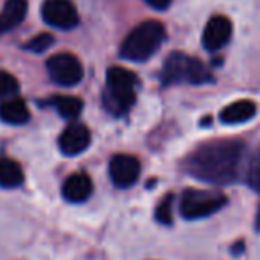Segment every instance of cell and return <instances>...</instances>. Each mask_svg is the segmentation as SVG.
Wrapping results in <instances>:
<instances>
[{"label": "cell", "instance_id": "cell-6", "mask_svg": "<svg viewBox=\"0 0 260 260\" xmlns=\"http://www.w3.org/2000/svg\"><path fill=\"white\" fill-rule=\"evenodd\" d=\"M46 69H48L50 78L55 83L64 87L76 85L83 78L82 62L78 60V57H75L73 53L68 52H60L53 55V57H50L48 62H46Z\"/></svg>", "mask_w": 260, "mask_h": 260}, {"label": "cell", "instance_id": "cell-13", "mask_svg": "<svg viewBox=\"0 0 260 260\" xmlns=\"http://www.w3.org/2000/svg\"><path fill=\"white\" fill-rule=\"evenodd\" d=\"M27 0H6L2 13H0V34L20 25L23 18L27 16Z\"/></svg>", "mask_w": 260, "mask_h": 260}, {"label": "cell", "instance_id": "cell-23", "mask_svg": "<svg viewBox=\"0 0 260 260\" xmlns=\"http://www.w3.org/2000/svg\"><path fill=\"white\" fill-rule=\"evenodd\" d=\"M255 229L260 230V207H258V211H257V218H255Z\"/></svg>", "mask_w": 260, "mask_h": 260}, {"label": "cell", "instance_id": "cell-14", "mask_svg": "<svg viewBox=\"0 0 260 260\" xmlns=\"http://www.w3.org/2000/svg\"><path fill=\"white\" fill-rule=\"evenodd\" d=\"M0 119L6 124H13V126H21V124L28 122L30 119V112L28 106L20 98H9L0 105Z\"/></svg>", "mask_w": 260, "mask_h": 260}, {"label": "cell", "instance_id": "cell-11", "mask_svg": "<svg viewBox=\"0 0 260 260\" xmlns=\"http://www.w3.org/2000/svg\"><path fill=\"white\" fill-rule=\"evenodd\" d=\"M92 189H94L92 179L87 174L78 172V174L69 175L64 181V184H62V197H64L66 202L82 204L92 195Z\"/></svg>", "mask_w": 260, "mask_h": 260}, {"label": "cell", "instance_id": "cell-4", "mask_svg": "<svg viewBox=\"0 0 260 260\" xmlns=\"http://www.w3.org/2000/svg\"><path fill=\"white\" fill-rule=\"evenodd\" d=\"M212 75L206 68L202 60L182 52H174L167 57L161 69V83L165 87L179 85V83H191V85H202L211 83Z\"/></svg>", "mask_w": 260, "mask_h": 260}, {"label": "cell", "instance_id": "cell-17", "mask_svg": "<svg viewBox=\"0 0 260 260\" xmlns=\"http://www.w3.org/2000/svg\"><path fill=\"white\" fill-rule=\"evenodd\" d=\"M172 202H174V197L167 195L156 207V221L161 225H172Z\"/></svg>", "mask_w": 260, "mask_h": 260}, {"label": "cell", "instance_id": "cell-8", "mask_svg": "<svg viewBox=\"0 0 260 260\" xmlns=\"http://www.w3.org/2000/svg\"><path fill=\"white\" fill-rule=\"evenodd\" d=\"M108 172L117 188H131L140 177V161L131 154H115L110 159Z\"/></svg>", "mask_w": 260, "mask_h": 260}, {"label": "cell", "instance_id": "cell-3", "mask_svg": "<svg viewBox=\"0 0 260 260\" xmlns=\"http://www.w3.org/2000/svg\"><path fill=\"white\" fill-rule=\"evenodd\" d=\"M167 38L163 23L156 20H149L137 25L120 45V57L133 62H144L151 58Z\"/></svg>", "mask_w": 260, "mask_h": 260}, {"label": "cell", "instance_id": "cell-5", "mask_svg": "<svg viewBox=\"0 0 260 260\" xmlns=\"http://www.w3.org/2000/svg\"><path fill=\"white\" fill-rule=\"evenodd\" d=\"M226 202V197L216 189H186L179 209L186 219H202L223 209Z\"/></svg>", "mask_w": 260, "mask_h": 260}, {"label": "cell", "instance_id": "cell-21", "mask_svg": "<svg viewBox=\"0 0 260 260\" xmlns=\"http://www.w3.org/2000/svg\"><path fill=\"white\" fill-rule=\"evenodd\" d=\"M145 2H147L151 7H154V9L163 11V9H167V7L170 6L172 0H145Z\"/></svg>", "mask_w": 260, "mask_h": 260}, {"label": "cell", "instance_id": "cell-12", "mask_svg": "<svg viewBox=\"0 0 260 260\" xmlns=\"http://www.w3.org/2000/svg\"><path fill=\"white\" fill-rule=\"evenodd\" d=\"M257 113V105L250 100H239L236 103L225 106L219 113V120L223 124H243L251 120Z\"/></svg>", "mask_w": 260, "mask_h": 260}, {"label": "cell", "instance_id": "cell-22", "mask_svg": "<svg viewBox=\"0 0 260 260\" xmlns=\"http://www.w3.org/2000/svg\"><path fill=\"white\" fill-rule=\"evenodd\" d=\"M243 251H244V243H237V246L232 248L234 255H239V253H243Z\"/></svg>", "mask_w": 260, "mask_h": 260}, {"label": "cell", "instance_id": "cell-20", "mask_svg": "<svg viewBox=\"0 0 260 260\" xmlns=\"http://www.w3.org/2000/svg\"><path fill=\"white\" fill-rule=\"evenodd\" d=\"M248 184L257 193H260V152L253 157L250 168H248Z\"/></svg>", "mask_w": 260, "mask_h": 260}, {"label": "cell", "instance_id": "cell-10", "mask_svg": "<svg viewBox=\"0 0 260 260\" xmlns=\"http://www.w3.org/2000/svg\"><path fill=\"white\" fill-rule=\"evenodd\" d=\"M90 145V131L83 124H69L58 137V149L64 156H78Z\"/></svg>", "mask_w": 260, "mask_h": 260}, {"label": "cell", "instance_id": "cell-9", "mask_svg": "<svg viewBox=\"0 0 260 260\" xmlns=\"http://www.w3.org/2000/svg\"><path fill=\"white\" fill-rule=\"evenodd\" d=\"M230 38H232V21L223 14H216L207 21L204 28V48L207 52H218L230 41Z\"/></svg>", "mask_w": 260, "mask_h": 260}, {"label": "cell", "instance_id": "cell-7", "mask_svg": "<svg viewBox=\"0 0 260 260\" xmlns=\"http://www.w3.org/2000/svg\"><path fill=\"white\" fill-rule=\"evenodd\" d=\"M41 13L46 23L62 30L75 28L80 21L78 11L71 0H45Z\"/></svg>", "mask_w": 260, "mask_h": 260}, {"label": "cell", "instance_id": "cell-18", "mask_svg": "<svg viewBox=\"0 0 260 260\" xmlns=\"http://www.w3.org/2000/svg\"><path fill=\"white\" fill-rule=\"evenodd\" d=\"M20 89V83L13 75L6 71H0V98L14 96Z\"/></svg>", "mask_w": 260, "mask_h": 260}, {"label": "cell", "instance_id": "cell-15", "mask_svg": "<svg viewBox=\"0 0 260 260\" xmlns=\"http://www.w3.org/2000/svg\"><path fill=\"white\" fill-rule=\"evenodd\" d=\"M23 181L25 175L20 163L11 157H0V188L14 189L23 184Z\"/></svg>", "mask_w": 260, "mask_h": 260}, {"label": "cell", "instance_id": "cell-16", "mask_svg": "<svg viewBox=\"0 0 260 260\" xmlns=\"http://www.w3.org/2000/svg\"><path fill=\"white\" fill-rule=\"evenodd\" d=\"M50 105L64 119H76L83 110V101L75 96H53L50 100Z\"/></svg>", "mask_w": 260, "mask_h": 260}, {"label": "cell", "instance_id": "cell-19", "mask_svg": "<svg viewBox=\"0 0 260 260\" xmlns=\"http://www.w3.org/2000/svg\"><path fill=\"white\" fill-rule=\"evenodd\" d=\"M53 45V36L52 34H39V36H34L30 41L25 45V48L30 50V52H36V53H41L45 50H48L50 46Z\"/></svg>", "mask_w": 260, "mask_h": 260}, {"label": "cell", "instance_id": "cell-2", "mask_svg": "<svg viewBox=\"0 0 260 260\" xmlns=\"http://www.w3.org/2000/svg\"><path fill=\"white\" fill-rule=\"evenodd\" d=\"M138 76L120 66H112L106 71V89L103 105L113 115H124L137 101Z\"/></svg>", "mask_w": 260, "mask_h": 260}, {"label": "cell", "instance_id": "cell-1", "mask_svg": "<svg viewBox=\"0 0 260 260\" xmlns=\"http://www.w3.org/2000/svg\"><path fill=\"white\" fill-rule=\"evenodd\" d=\"M244 145L239 140H212L186 156V174L209 184L223 186L237 177Z\"/></svg>", "mask_w": 260, "mask_h": 260}]
</instances>
